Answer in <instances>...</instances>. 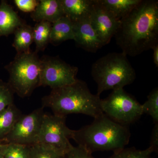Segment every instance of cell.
<instances>
[{"label": "cell", "mask_w": 158, "mask_h": 158, "mask_svg": "<svg viewBox=\"0 0 158 158\" xmlns=\"http://www.w3.org/2000/svg\"><path fill=\"white\" fill-rule=\"evenodd\" d=\"M1 152L3 158H31V146L2 143Z\"/></svg>", "instance_id": "ffe728a7"}, {"label": "cell", "mask_w": 158, "mask_h": 158, "mask_svg": "<svg viewBox=\"0 0 158 158\" xmlns=\"http://www.w3.org/2000/svg\"><path fill=\"white\" fill-rule=\"evenodd\" d=\"M103 113L113 121L127 126L138 120L143 115L142 106L123 88L113 90L104 99H102Z\"/></svg>", "instance_id": "8992f818"}, {"label": "cell", "mask_w": 158, "mask_h": 158, "mask_svg": "<svg viewBox=\"0 0 158 158\" xmlns=\"http://www.w3.org/2000/svg\"><path fill=\"white\" fill-rule=\"evenodd\" d=\"M131 135L127 126L113 121L103 113L90 124L73 130L72 139L78 146L92 154L123 149L129 144Z\"/></svg>", "instance_id": "7a4b0ae2"}, {"label": "cell", "mask_w": 158, "mask_h": 158, "mask_svg": "<svg viewBox=\"0 0 158 158\" xmlns=\"http://www.w3.org/2000/svg\"><path fill=\"white\" fill-rule=\"evenodd\" d=\"M12 46L17 53H26L31 52L30 47L34 42L33 27L24 23L14 32Z\"/></svg>", "instance_id": "e0dca14e"}, {"label": "cell", "mask_w": 158, "mask_h": 158, "mask_svg": "<svg viewBox=\"0 0 158 158\" xmlns=\"http://www.w3.org/2000/svg\"><path fill=\"white\" fill-rule=\"evenodd\" d=\"M66 116L44 113L36 144L54 150L64 156L72 147L73 130L66 126Z\"/></svg>", "instance_id": "52a82bcc"}, {"label": "cell", "mask_w": 158, "mask_h": 158, "mask_svg": "<svg viewBox=\"0 0 158 158\" xmlns=\"http://www.w3.org/2000/svg\"><path fill=\"white\" fill-rule=\"evenodd\" d=\"M141 0H97L116 19L120 20L138 6Z\"/></svg>", "instance_id": "2e32d148"}, {"label": "cell", "mask_w": 158, "mask_h": 158, "mask_svg": "<svg viewBox=\"0 0 158 158\" xmlns=\"http://www.w3.org/2000/svg\"><path fill=\"white\" fill-rule=\"evenodd\" d=\"M63 156L54 150L41 144L31 146V158H63Z\"/></svg>", "instance_id": "cb8c5ba5"}, {"label": "cell", "mask_w": 158, "mask_h": 158, "mask_svg": "<svg viewBox=\"0 0 158 158\" xmlns=\"http://www.w3.org/2000/svg\"><path fill=\"white\" fill-rule=\"evenodd\" d=\"M41 61L36 52L17 53L5 68L9 72L8 83L21 98L30 96L40 87Z\"/></svg>", "instance_id": "5b68a950"}, {"label": "cell", "mask_w": 158, "mask_h": 158, "mask_svg": "<svg viewBox=\"0 0 158 158\" xmlns=\"http://www.w3.org/2000/svg\"><path fill=\"white\" fill-rule=\"evenodd\" d=\"M73 23L74 40L79 47L94 53L104 46L91 26L89 18Z\"/></svg>", "instance_id": "8fae6325"}, {"label": "cell", "mask_w": 158, "mask_h": 158, "mask_svg": "<svg viewBox=\"0 0 158 158\" xmlns=\"http://www.w3.org/2000/svg\"></svg>", "instance_id": "f546056e"}, {"label": "cell", "mask_w": 158, "mask_h": 158, "mask_svg": "<svg viewBox=\"0 0 158 158\" xmlns=\"http://www.w3.org/2000/svg\"><path fill=\"white\" fill-rule=\"evenodd\" d=\"M14 94L8 83L0 80V113L14 103Z\"/></svg>", "instance_id": "603a6c76"}, {"label": "cell", "mask_w": 158, "mask_h": 158, "mask_svg": "<svg viewBox=\"0 0 158 158\" xmlns=\"http://www.w3.org/2000/svg\"><path fill=\"white\" fill-rule=\"evenodd\" d=\"M153 152L150 147L144 150L136 149L135 147L127 148L117 151L109 158H152Z\"/></svg>", "instance_id": "7402d4cb"}, {"label": "cell", "mask_w": 158, "mask_h": 158, "mask_svg": "<svg viewBox=\"0 0 158 158\" xmlns=\"http://www.w3.org/2000/svg\"><path fill=\"white\" fill-rule=\"evenodd\" d=\"M22 115L14 103L0 113V141L9 134L16 122Z\"/></svg>", "instance_id": "ac0fdd59"}, {"label": "cell", "mask_w": 158, "mask_h": 158, "mask_svg": "<svg viewBox=\"0 0 158 158\" xmlns=\"http://www.w3.org/2000/svg\"><path fill=\"white\" fill-rule=\"evenodd\" d=\"M2 142H1V141H0V158H2V154H1V144H2Z\"/></svg>", "instance_id": "f1b7e54d"}, {"label": "cell", "mask_w": 158, "mask_h": 158, "mask_svg": "<svg viewBox=\"0 0 158 158\" xmlns=\"http://www.w3.org/2000/svg\"><path fill=\"white\" fill-rule=\"evenodd\" d=\"M153 51V60L155 65L157 67H158V44L155 45L152 48Z\"/></svg>", "instance_id": "83f0119b"}, {"label": "cell", "mask_w": 158, "mask_h": 158, "mask_svg": "<svg viewBox=\"0 0 158 158\" xmlns=\"http://www.w3.org/2000/svg\"><path fill=\"white\" fill-rule=\"evenodd\" d=\"M64 15L73 22L90 17L95 0H61Z\"/></svg>", "instance_id": "4fadbf2b"}, {"label": "cell", "mask_w": 158, "mask_h": 158, "mask_svg": "<svg viewBox=\"0 0 158 158\" xmlns=\"http://www.w3.org/2000/svg\"><path fill=\"white\" fill-rule=\"evenodd\" d=\"M149 147L152 150L153 152H157L158 151V123H155L153 128Z\"/></svg>", "instance_id": "4316f807"}, {"label": "cell", "mask_w": 158, "mask_h": 158, "mask_svg": "<svg viewBox=\"0 0 158 158\" xmlns=\"http://www.w3.org/2000/svg\"><path fill=\"white\" fill-rule=\"evenodd\" d=\"M101 99L90 92L86 82L78 79L75 83L52 89L42 98L43 108H50L54 114L66 116L82 114L96 118L102 114Z\"/></svg>", "instance_id": "3957f363"}, {"label": "cell", "mask_w": 158, "mask_h": 158, "mask_svg": "<svg viewBox=\"0 0 158 158\" xmlns=\"http://www.w3.org/2000/svg\"><path fill=\"white\" fill-rule=\"evenodd\" d=\"M74 39L73 23L65 15L52 23L50 43L58 45L69 40Z\"/></svg>", "instance_id": "9a60e30c"}, {"label": "cell", "mask_w": 158, "mask_h": 158, "mask_svg": "<svg viewBox=\"0 0 158 158\" xmlns=\"http://www.w3.org/2000/svg\"><path fill=\"white\" fill-rule=\"evenodd\" d=\"M142 106L143 114L149 115L155 123H158V88L153 89L147 97V100Z\"/></svg>", "instance_id": "44dd1931"}, {"label": "cell", "mask_w": 158, "mask_h": 158, "mask_svg": "<svg viewBox=\"0 0 158 158\" xmlns=\"http://www.w3.org/2000/svg\"><path fill=\"white\" fill-rule=\"evenodd\" d=\"M90 24L96 31L104 45L107 44L115 36L120 21L102 7L97 0L89 17Z\"/></svg>", "instance_id": "30bf717a"}, {"label": "cell", "mask_w": 158, "mask_h": 158, "mask_svg": "<svg viewBox=\"0 0 158 158\" xmlns=\"http://www.w3.org/2000/svg\"><path fill=\"white\" fill-rule=\"evenodd\" d=\"M44 108H38L27 115H22L2 143L32 146L37 138L44 114Z\"/></svg>", "instance_id": "9c48e42d"}, {"label": "cell", "mask_w": 158, "mask_h": 158, "mask_svg": "<svg viewBox=\"0 0 158 158\" xmlns=\"http://www.w3.org/2000/svg\"><path fill=\"white\" fill-rule=\"evenodd\" d=\"M52 23L40 22L36 23L33 27L34 42L36 45V51L43 52L50 43Z\"/></svg>", "instance_id": "d6986e66"}, {"label": "cell", "mask_w": 158, "mask_h": 158, "mask_svg": "<svg viewBox=\"0 0 158 158\" xmlns=\"http://www.w3.org/2000/svg\"><path fill=\"white\" fill-rule=\"evenodd\" d=\"M63 158H95L92 154L88 152L83 148L73 145L70 149L64 155Z\"/></svg>", "instance_id": "484cf974"}, {"label": "cell", "mask_w": 158, "mask_h": 158, "mask_svg": "<svg viewBox=\"0 0 158 158\" xmlns=\"http://www.w3.org/2000/svg\"><path fill=\"white\" fill-rule=\"evenodd\" d=\"M120 21L114 36L126 56H136L158 44V1L141 0Z\"/></svg>", "instance_id": "6da1fadb"}, {"label": "cell", "mask_w": 158, "mask_h": 158, "mask_svg": "<svg viewBox=\"0 0 158 158\" xmlns=\"http://www.w3.org/2000/svg\"><path fill=\"white\" fill-rule=\"evenodd\" d=\"M13 2L20 11L31 13L37 8L39 0H14Z\"/></svg>", "instance_id": "d4e9b609"}, {"label": "cell", "mask_w": 158, "mask_h": 158, "mask_svg": "<svg viewBox=\"0 0 158 158\" xmlns=\"http://www.w3.org/2000/svg\"><path fill=\"white\" fill-rule=\"evenodd\" d=\"M24 22L12 6L5 0L0 2V37H8Z\"/></svg>", "instance_id": "5bb4252c"}, {"label": "cell", "mask_w": 158, "mask_h": 158, "mask_svg": "<svg viewBox=\"0 0 158 158\" xmlns=\"http://www.w3.org/2000/svg\"><path fill=\"white\" fill-rule=\"evenodd\" d=\"M40 61V87L56 89L72 85L77 81L78 68L59 57L44 56Z\"/></svg>", "instance_id": "ba28073f"}, {"label": "cell", "mask_w": 158, "mask_h": 158, "mask_svg": "<svg viewBox=\"0 0 158 158\" xmlns=\"http://www.w3.org/2000/svg\"><path fill=\"white\" fill-rule=\"evenodd\" d=\"M61 0H40L31 17L36 23L48 22L53 23L64 16Z\"/></svg>", "instance_id": "7c38bea8"}, {"label": "cell", "mask_w": 158, "mask_h": 158, "mask_svg": "<svg viewBox=\"0 0 158 158\" xmlns=\"http://www.w3.org/2000/svg\"><path fill=\"white\" fill-rule=\"evenodd\" d=\"M91 74L99 96L106 90L123 88L132 84L136 77L135 71L123 52L110 53L98 59L92 65Z\"/></svg>", "instance_id": "277c9868"}]
</instances>
